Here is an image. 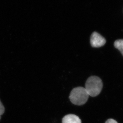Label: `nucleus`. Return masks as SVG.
Returning a JSON list of instances; mask_svg holds the SVG:
<instances>
[{"label": "nucleus", "instance_id": "nucleus-3", "mask_svg": "<svg viewBox=\"0 0 123 123\" xmlns=\"http://www.w3.org/2000/svg\"><path fill=\"white\" fill-rule=\"evenodd\" d=\"M106 40L102 36L97 32H93L90 38V43L93 47L98 48L105 44Z\"/></svg>", "mask_w": 123, "mask_h": 123}, {"label": "nucleus", "instance_id": "nucleus-5", "mask_svg": "<svg viewBox=\"0 0 123 123\" xmlns=\"http://www.w3.org/2000/svg\"><path fill=\"white\" fill-rule=\"evenodd\" d=\"M114 45L115 48L118 49L123 56V39L116 40L114 42Z\"/></svg>", "mask_w": 123, "mask_h": 123}, {"label": "nucleus", "instance_id": "nucleus-1", "mask_svg": "<svg viewBox=\"0 0 123 123\" xmlns=\"http://www.w3.org/2000/svg\"><path fill=\"white\" fill-rule=\"evenodd\" d=\"M89 96L85 88L78 87L72 90L69 98L72 104L76 105H81L86 102Z\"/></svg>", "mask_w": 123, "mask_h": 123}, {"label": "nucleus", "instance_id": "nucleus-7", "mask_svg": "<svg viewBox=\"0 0 123 123\" xmlns=\"http://www.w3.org/2000/svg\"><path fill=\"white\" fill-rule=\"evenodd\" d=\"M105 123H118L117 121L112 119H110L107 120Z\"/></svg>", "mask_w": 123, "mask_h": 123}, {"label": "nucleus", "instance_id": "nucleus-2", "mask_svg": "<svg viewBox=\"0 0 123 123\" xmlns=\"http://www.w3.org/2000/svg\"><path fill=\"white\" fill-rule=\"evenodd\" d=\"M103 87V83L100 78L96 76L89 77L85 84V89L89 96L95 97L99 94Z\"/></svg>", "mask_w": 123, "mask_h": 123}, {"label": "nucleus", "instance_id": "nucleus-6", "mask_svg": "<svg viewBox=\"0 0 123 123\" xmlns=\"http://www.w3.org/2000/svg\"><path fill=\"white\" fill-rule=\"evenodd\" d=\"M5 108L4 105L2 104L0 99V120L1 119V116L5 112Z\"/></svg>", "mask_w": 123, "mask_h": 123}, {"label": "nucleus", "instance_id": "nucleus-4", "mask_svg": "<svg viewBox=\"0 0 123 123\" xmlns=\"http://www.w3.org/2000/svg\"><path fill=\"white\" fill-rule=\"evenodd\" d=\"M62 123H82L80 119L76 115L69 114L62 118Z\"/></svg>", "mask_w": 123, "mask_h": 123}]
</instances>
